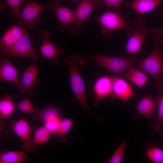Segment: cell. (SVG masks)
Wrapping results in <instances>:
<instances>
[{
	"label": "cell",
	"mask_w": 163,
	"mask_h": 163,
	"mask_svg": "<svg viewBox=\"0 0 163 163\" xmlns=\"http://www.w3.org/2000/svg\"><path fill=\"white\" fill-rule=\"evenodd\" d=\"M149 28V33L163 37V27H151Z\"/></svg>",
	"instance_id": "cell-31"
},
{
	"label": "cell",
	"mask_w": 163,
	"mask_h": 163,
	"mask_svg": "<svg viewBox=\"0 0 163 163\" xmlns=\"http://www.w3.org/2000/svg\"><path fill=\"white\" fill-rule=\"evenodd\" d=\"M120 77L128 80L139 88L143 87L149 79L148 76L140 70L134 67L122 74Z\"/></svg>",
	"instance_id": "cell-20"
},
{
	"label": "cell",
	"mask_w": 163,
	"mask_h": 163,
	"mask_svg": "<svg viewBox=\"0 0 163 163\" xmlns=\"http://www.w3.org/2000/svg\"><path fill=\"white\" fill-rule=\"evenodd\" d=\"M44 125L55 135L56 133L61 119V112L56 106L49 105L44 107L41 111V117Z\"/></svg>",
	"instance_id": "cell-14"
},
{
	"label": "cell",
	"mask_w": 163,
	"mask_h": 163,
	"mask_svg": "<svg viewBox=\"0 0 163 163\" xmlns=\"http://www.w3.org/2000/svg\"><path fill=\"white\" fill-rule=\"evenodd\" d=\"M9 56L1 55L0 58V80L15 84L16 86L20 83L19 73L16 68L9 59Z\"/></svg>",
	"instance_id": "cell-15"
},
{
	"label": "cell",
	"mask_w": 163,
	"mask_h": 163,
	"mask_svg": "<svg viewBox=\"0 0 163 163\" xmlns=\"http://www.w3.org/2000/svg\"><path fill=\"white\" fill-rule=\"evenodd\" d=\"M163 2V0H134L127 5L137 14L141 15L152 13L154 9Z\"/></svg>",
	"instance_id": "cell-19"
},
{
	"label": "cell",
	"mask_w": 163,
	"mask_h": 163,
	"mask_svg": "<svg viewBox=\"0 0 163 163\" xmlns=\"http://www.w3.org/2000/svg\"><path fill=\"white\" fill-rule=\"evenodd\" d=\"M40 34L42 40V43L40 48V52L44 57L50 60L55 65L59 63L58 58L62 56L64 50L61 48L54 45L50 41L52 33L47 30L40 31Z\"/></svg>",
	"instance_id": "cell-12"
},
{
	"label": "cell",
	"mask_w": 163,
	"mask_h": 163,
	"mask_svg": "<svg viewBox=\"0 0 163 163\" xmlns=\"http://www.w3.org/2000/svg\"><path fill=\"white\" fill-rule=\"evenodd\" d=\"M103 0H82L74 11L73 22L67 26V30L75 36H81L84 33L83 24L88 20L94 8H101Z\"/></svg>",
	"instance_id": "cell-3"
},
{
	"label": "cell",
	"mask_w": 163,
	"mask_h": 163,
	"mask_svg": "<svg viewBox=\"0 0 163 163\" xmlns=\"http://www.w3.org/2000/svg\"><path fill=\"white\" fill-rule=\"evenodd\" d=\"M158 107L157 99L148 95H144L134 107L138 115L149 120L152 119Z\"/></svg>",
	"instance_id": "cell-17"
},
{
	"label": "cell",
	"mask_w": 163,
	"mask_h": 163,
	"mask_svg": "<svg viewBox=\"0 0 163 163\" xmlns=\"http://www.w3.org/2000/svg\"><path fill=\"white\" fill-rule=\"evenodd\" d=\"M113 76L105 75L97 79L93 87L95 94L94 104L97 106L103 100L112 96Z\"/></svg>",
	"instance_id": "cell-13"
},
{
	"label": "cell",
	"mask_w": 163,
	"mask_h": 163,
	"mask_svg": "<svg viewBox=\"0 0 163 163\" xmlns=\"http://www.w3.org/2000/svg\"><path fill=\"white\" fill-rule=\"evenodd\" d=\"M46 9L52 10L58 21L56 28L61 32L67 29V25L74 21L73 10L62 6L61 0H51L45 4Z\"/></svg>",
	"instance_id": "cell-10"
},
{
	"label": "cell",
	"mask_w": 163,
	"mask_h": 163,
	"mask_svg": "<svg viewBox=\"0 0 163 163\" xmlns=\"http://www.w3.org/2000/svg\"><path fill=\"white\" fill-rule=\"evenodd\" d=\"M51 134V132L44 125L41 126L37 128L34 133V142L37 146L45 145L49 140Z\"/></svg>",
	"instance_id": "cell-24"
},
{
	"label": "cell",
	"mask_w": 163,
	"mask_h": 163,
	"mask_svg": "<svg viewBox=\"0 0 163 163\" xmlns=\"http://www.w3.org/2000/svg\"><path fill=\"white\" fill-rule=\"evenodd\" d=\"M0 54L1 55L30 58L34 62L39 58L37 50L32 45L27 29L22 36L13 45L1 49Z\"/></svg>",
	"instance_id": "cell-7"
},
{
	"label": "cell",
	"mask_w": 163,
	"mask_h": 163,
	"mask_svg": "<svg viewBox=\"0 0 163 163\" xmlns=\"http://www.w3.org/2000/svg\"><path fill=\"white\" fill-rule=\"evenodd\" d=\"M131 85L125 78L120 77H113V98H118L126 102L134 95Z\"/></svg>",
	"instance_id": "cell-16"
},
{
	"label": "cell",
	"mask_w": 163,
	"mask_h": 163,
	"mask_svg": "<svg viewBox=\"0 0 163 163\" xmlns=\"http://www.w3.org/2000/svg\"><path fill=\"white\" fill-rule=\"evenodd\" d=\"M28 0H5L6 3L12 10V14L14 18H18L21 11L20 7L22 4Z\"/></svg>",
	"instance_id": "cell-29"
},
{
	"label": "cell",
	"mask_w": 163,
	"mask_h": 163,
	"mask_svg": "<svg viewBox=\"0 0 163 163\" xmlns=\"http://www.w3.org/2000/svg\"><path fill=\"white\" fill-rule=\"evenodd\" d=\"M9 127L22 142L24 150L29 152L36 149L38 146L34 142L30 125L26 120L20 118L16 121H12Z\"/></svg>",
	"instance_id": "cell-9"
},
{
	"label": "cell",
	"mask_w": 163,
	"mask_h": 163,
	"mask_svg": "<svg viewBox=\"0 0 163 163\" xmlns=\"http://www.w3.org/2000/svg\"><path fill=\"white\" fill-rule=\"evenodd\" d=\"M158 103V117L153 125L154 130H159L163 124V94L157 99Z\"/></svg>",
	"instance_id": "cell-28"
},
{
	"label": "cell",
	"mask_w": 163,
	"mask_h": 163,
	"mask_svg": "<svg viewBox=\"0 0 163 163\" xmlns=\"http://www.w3.org/2000/svg\"><path fill=\"white\" fill-rule=\"evenodd\" d=\"M16 106L8 93H6L0 99V118L5 119L15 112Z\"/></svg>",
	"instance_id": "cell-22"
},
{
	"label": "cell",
	"mask_w": 163,
	"mask_h": 163,
	"mask_svg": "<svg viewBox=\"0 0 163 163\" xmlns=\"http://www.w3.org/2000/svg\"><path fill=\"white\" fill-rule=\"evenodd\" d=\"M29 160L25 153L21 150L4 151L0 154V163H21Z\"/></svg>",
	"instance_id": "cell-21"
},
{
	"label": "cell",
	"mask_w": 163,
	"mask_h": 163,
	"mask_svg": "<svg viewBox=\"0 0 163 163\" xmlns=\"http://www.w3.org/2000/svg\"><path fill=\"white\" fill-rule=\"evenodd\" d=\"M72 0V1H79L80 0Z\"/></svg>",
	"instance_id": "cell-32"
},
{
	"label": "cell",
	"mask_w": 163,
	"mask_h": 163,
	"mask_svg": "<svg viewBox=\"0 0 163 163\" xmlns=\"http://www.w3.org/2000/svg\"><path fill=\"white\" fill-rule=\"evenodd\" d=\"M147 157L154 163H163V149L156 146L149 147L146 151Z\"/></svg>",
	"instance_id": "cell-27"
},
{
	"label": "cell",
	"mask_w": 163,
	"mask_h": 163,
	"mask_svg": "<svg viewBox=\"0 0 163 163\" xmlns=\"http://www.w3.org/2000/svg\"><path fill=\"white\" fill-rule=\"evenodd\" d=\"M38 70L37 66L34 63L26 69L19 85L16 86L22 94H29L35 93L39 82Z\"/></svg>",
	"instance_id": "cell-11"
},
{
	"label": "cell",
	"mask_w": 163,
	"mask_h": 163,
	"mask_svg": "<svg viewBox=\"0 0 163 163\" xmlns=\"http://www.w3.org/2000/svg\"><path fill=\"white\" fill-rule=\"evenodd\" d=\"M129 55L121 57L88 54V57L108 70L117 74H123L134 68L139 62L137 56L129 57Z\"/></svg>",
	"instance_id": "cell-4"
},
{
	"label": "cell",
	"mask_w": 163,
	"mask_h": 163,
	"mask_svg": "<svg viewBox=\"0 0 163 163\" xmlns=\"http://www.w3.org/2000/svg\"><path fill=\"white\" fill-rule=\"evenodd\" d=\"M161 13L163 15V9L161 11Z\"/></svg>",
	"instance_id": "cell-33"
},
{
	"label": "cell",
	"mask_w": 163,
	"mask_h": 163,
	"mask_svg": "<svg viewBox=\"0 0 163 163\" xmlns=\"http://www.w3.org/2000/svg\"><path fill=\"white\" fill-rule=\"evenodd\" d=\"M84 58L81 56H77L75 54L67 56L64 60L68 65L72 89L74 96L81 105L87 108L91 114L100 119V117L93 113L90 110L88 104L85 84L78 69V64Z\"/></svg>",
	"instance_id": "cell-2"
},
{
	"label": "cell",
	"mask_w": 163,
	"mask_h": 163,
	"mask_svg": "<svg viewBox=\"0 0 163 163\" xmlns=\"http://www.w3.org/2000/svg\"><path fill=\"white\" fill-rule=\"evenodd\" d=\"M124 29L129 38L126 44L127 54L138 53L141 49L145 37L149 32L145 21L142 17L139 16L133 21L131 25H128Z\"/></svg>",
	"instance_id": "cell-5"
},
{
	"label": "cell",
	"mask_w": 163,
	"mask_h": 163,
	"mask_svg": "<svg viewBox=\"0 0 163 163\" xmlns=\"http://www.w3.org/2000/svg\"><path fill=\"white\" fill-rule=\"evenodd\" d=\"M98 20L101 26V33L107 38H110L114 31L124 28L129 22V18L125 13L111 11L103 13Z\"/></svg>",
	"instance_id": "cell-6"
},
{
	"label": "cell",
	"mask_w": 163,
	"mask_h": 163,
	"mask_svg": "<svg viewBox=\"0 0 163 163\" xmlns=\"http://www.w3.org/2000/svg\"><path fill=\"white\" fill-rule=\"evenodd\" d=\"M27 29L26 27H22L18 24L11 26L0 38V49L14 44L24 34Z\"/></svg>",
	"instance_id": "cell-18"
},
{
	"label": "cell",
	"mask_w": 163,
	"mask_h": 163,
	"mask_svg": "<svg viewBox=\"0 0 163 163\" xmlns=\"http://www.w3.org/2000/svg\"><path fill=\"white\" fill-rule=\"evenodd\" d=\"M47 10L45 4H40L34 0H28L25 2L21 11L18 21V24L22 27L32 29L39 25L42 18L40 14Z\"/></svg>",
	"instance_id": "cell-8"
},
{
	"label": "cell",
	"mask_w": 163,
	"mask_h": 163,
	"mask_svg": "<svg viewBox=\"0 0 163 163\" xmlns=\"http://www.w3.org/2000/svg\"><path fill=\"white\" fill-rule=\"evenodd\" d=\"M153 49L138 64L139 68L151 75L155 80L157 91L163 94V40L155 34L152 37Z\"/></svg>",
	"instance_id": "cell-1"
},
{
	"label": "cell",
	"mask_w": 163,
	"mask_h": 163,
	"mask_svg": "<svg viewBox=\"0 0 163 163\" xmlns=\"http://www.w3.org/2000/svg\"><path fill=\"white\" fill-rule=\"evenodd\" d=\"M73 124V120L70 118L62 119L60 121L56 133L54 135L58 139L64 138L71 130Z\"/></svg>",
	"instance_id": "cell-25"
},
{
	"label": "cell",
	"mask_w": 163,
	"mask_h": 163,
	"mask_svg": "<svg viewBox=\"0 0 163 163\" xmlns=\"http://www.w3.org/2000/svg\"><path fill=\"white\" fill-rule=\"evenodd\" d=\"M16 107L24 114L31 115L35 120L41 117L42 110L36 108L27 98H24L19 101L17 104Z\"/></svg>",
	"instance_id": "cell-23"
},
{
	"label": "cell",
	"mask_w": 163,
	"mask_h": 163,
	"mask_svg": "<svg viewBox=\"0 0 163 163\" xmlns=\"http://www.w3.org/2000/svg\"><path fill=\"white\" fill-rule=\"evenodd\" d=\"M125 0H104L106 5L110 8L118 10L121 4Z\"/></svg>",
	"instance_id": "cell-30"
},
{
	"label": "cell",
	"mask_w": 163,
	"mask_h": 163,
	"mask_svg": "<svg viewBox=\"0 0 163 163\" xmlns=\"http://www.w3.org/2000/svg\"><path fill=\"white\" fill-rule=\"evenodd\" d=\"M127 139H125L117 148L109 160L104 161L107 163H121L123 161L126 151Z\"/></svg>",
	"instance_id": "cell-26"
}]
</instances>
